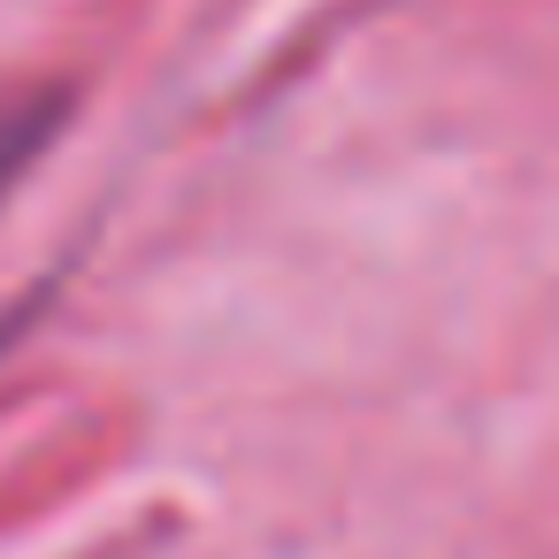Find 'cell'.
I'll use <instances>...</instances> for the list:
<instances>
[{
  "instance_id": "6da1fadb",
  "label": "cell",
  "mask_w": 559,
  "mask_h": 559,
  "mask_svg": "<svg viewBox=\"0 0 559 559\" xmlns=\"http://www.w3.org/2000/svg\"><path fill=\"white\" fill-rule=\"evenodd\" d=\"M55 123H62V100H55V93H39V85H0V200H9V192L24 185V169L47 154Z\"/></svg>"
}]
</instances>
